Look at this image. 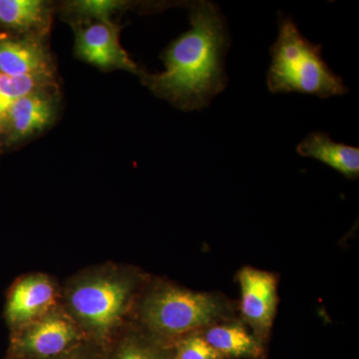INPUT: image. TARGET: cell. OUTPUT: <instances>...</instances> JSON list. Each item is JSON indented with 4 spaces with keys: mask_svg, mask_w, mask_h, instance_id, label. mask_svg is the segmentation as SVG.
I'll use <instances>...</instances> for the list:
<instances>
[{
    "mask_svg": "<svg viewBox=\"0 0 359 359\" xmlns=\"http://www.w3.org/2000/svg\"><path fill=\"white\" fill-rule=\"evenodd\" d=\"M190 22V29L164 52V72L146 80L153 91L180 107L203 110L228 84L224 56L230 36L223 14L212 2L194 4Z\"/></svg>",
    "mask_w": 359,
    "mask_h": 359,
    "instance_id": "6da1fadb",
    "label": "cell"
},
{
    "mask_svg": "<svg viewBox=\"0 0 359 359\" xmlns=\"http://www.w3.org/2000/svg\"><path fill=\"white\" fill-rule=\"evenodd\" d=\"M141 276L130 269L104 266L71 278L60 304L89 339L105 346L125 325Z\"/></svg>",
    "mask_w": 359,
    "mask_h": 359,
    "instance_id": "7a4b0ae2",
    "label": "cell"
},
{
    "mask_svg": "<svg viewBox=\"0 0 359 359\" xmlns=\"http://www.w3.org/2000/svg\"><path fill=\"white\" fill-rule=\"evenodd\" d=\"M271 55L266 83L271 93L295 92L327 99L348 92L321 55V45L306 39L290 18L280 16Z\"/></svg>",
    "mask_w": 359,
    "mask_h": 359,
    "instance_id": "3957f363",
    "label": "cell"
},
{
    "mask_svg": "<svg viewBox=\"0 0 359 359\" xmlns=\"http://www.w3.org/2000/svg\"><path fill=\"white\" fill-rule=\"evenodd\" d=\"M226 311V302L218 295L161 283L142 297L138 314L142 330L169 346L221 323Z\"/></svg>",
    "mask_w": 359,
    "mask_h": 359,
    "instance_id": "277c9868",
    "label": "cell"
},
{
    "mask_svg": "<svg viewBox=\"0 0 359 359\" xmlns=\"http://www.w3.org/2000/svg\"><path fill=\"white\" fill-rule=\"evenodd\" d=\"M89 339L61 304L13 330L11 351L20 359H54Z\"/></svg>",
    "mask_w": 359,
    "mask_h": 359,
    "instance_id": "5b68a950",
    "label": "cell"
},
{
    "mask_svg": "<svg viewBox=\"0 0 359 359\" xmlns=\"http://www.w3.org/2000/svg\"><path fill=\"white\" fill-rule=\"evenodd\" d=\"M240 309L257 339L264 342L273 327L278 306V280L269 271L244 268L238 275Z\"/></svg>",
    "mask_w": 359,
    "mask_h": 359,
    "instance_id": "8992f818",
    "label": "cell"
},
{
    "mask_svg": "<svg viewBox=\"0 0 359 359\" xmlns=\"http://www.w3.org/2000/svg\"><path fill=\"white\" fill-rule=\"evenodd\" d=\"M58 285L44 273H32L13 285L6 308L9 327L15 330L37 320L60 304Z\"/></svg>",
    "mask_w": 359,
    "mask_h": 359,
    "instance_id": "52a82bcc",
    "label": "cell"
},
{
    "mask_svg": "<svg viewBox=\"0 0 359 359\" xmlns=\"http://www.w3.org/2000/svg\"><path fill=\"white\" fill-rule=\"evenodd\" d=\"M77 53L91 65L138 73V67L120 45L117 29L110 22H99L78 33Z\"/></svg>",
    "mask_w": 359,
    "mask_h": 359,
    "instance_id": "ba28073f",
    "label": "cell"
},
{
    "mask_svg": "<svg viewBox=\"0 0 359 359\" xmlns=\"http://www.w3.org/2000/svg\"><path fill=\"white\" fill-rule=\"evenodd\" d=\"M297 152L302 157L320 161L347 179H358L359 148L337 143L325 132L316 131L309 134L297 145Z\"/></svg>",
    "mask_w": 359,
    "mask_h": 359,
    "instance_id": "9c48e42d",
    "label": "cell"
},
{
    "mask_svg": "<svg viewBox=\"0 0 359 359\" xmlns=\"http://www.w3.org/2000/svg\"><path fill=\"white\" fill-rule=\"evenodd\" d=\"M205 341L222 356L226 358L261 359L264 342L237 321L216 323L201 332Z\"/></svg>",
    "mask_w": 359,
    "mask_h": 359,
    "instance_id": "30bf717a",
    "label": "cell"
},
{
    "mask_svg": "<svg viewBox=\"0 0 359 359\" xmlns=\"http://www.w3.org/2000/svg\"><path fill=\"white\" fill-rule=\"evenodd\" d=\"M102 359H170V351L141 327L124 325L104 346Z\"/></svg>",
    "mask_w": 359,
    "mask_h": 359,
    "instance_id": "8fae6325",
    "label": "cell"
},
{
    "mask_svg": "<svg viewBox=\"0 0 359 359\" xmlns=\"http://www.w3.org/2000/svg\"><path fill=\"white\" fill-rule=\"evenodd\" d=\"M53 108L50 101L39 94H28L11 106L4 121L13 140L27 138L50 122Z\"/></svg>",
    "mask_w": 359,
    "mask_h": 359,
    "instance_id": "7c38bea8",
    "label": "cell"
},
{
    "mask_svg": "<svg viewBox=\"0 0 359 359\" xmlns=\"http://www.w3.org/2000/svg\"><path fill=\"white\" fill-rule=\"evenodd\" d=\"M47 68L43 49L28 40L0 42V74L6 76H42Z\"/></svg>",
    "mask_w": 359,
    "mask_h": 359,
    "instance_id": "4fadbf2b",
    "label": "cell"
},
{
    "mask_svg": "<svg viewBox=\"0 0 359 359\" xmlns=\"http://www.w3.org/2000/svg\"><path fill=\"white\" fill-rule=\"evenodd\" d=\"M43 16V2L39 0H0V22L11 27H34L42 22Z\"/></svg>",
    "mask_w": 359,
    "mask_h": 359,
    "instance_id": "5bb4252c",
    "label": "cell"
},
{
    "mask_svg": "<svg viewBox=\"0 0 359 359\" xmlns=\"http://www.w3.org/2000/svg\"><path fill=\"white\" fill-rule=\"evenodd\" d=\"M40 76L11 77L0 74V121L16 101L34 92Z\"/></svg>",
    "mask_w": 359,
    "mask_h": 359,
    "instance_id": "9a60e30c",
    "label": "cell"
},
{
    "mask_svg": "<svg viewBox=\"0 0 359 359\" xmlns=\"http://www.w3.org/2000/svg\"><path fill=\"white\" fill-rule=\"evenodd\" d=\"M168 347L170 359H224L205 341L201 332L186 335Z\"/></svg>",
    "mask_w": 359,
    "mask_h": 359,
    "instance_id": "2e32d148",
    "label": "cell"
},
{
    "mask_svg": "<svg viewBox=\"0 0 359 359\" xmlns=\"http://www.w3.org/2000/svg\"><path fill=\"white\" fill-rule=\"evenodd\" d=\"M123 6V2L113 0H83L72 4L75 13L84 16H91L109 22V16Z\"/></svg>",
    "mask_w": 359,
    "mask_h": 359,
    "instance_id": "e0dca14e",
    "label": "cell"
},
{
    "mask_svg": "<svg viewBox=\"0 0 359 359\" xmlns=\"http://www.w3.org/2000/svg\"><path fill=\"white\" fill-rule=\"evenodd\" d=\"M103 351V346L87 339L69 353L54 359H102Z\"/></svg>",
    "mask_w": 359,
    "mask_h": 359,
    "instance_id": "ac0fdd59",
    "label": "cell"
}]
</instances>
